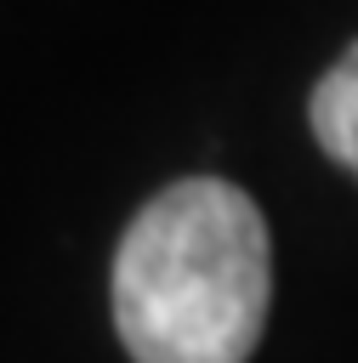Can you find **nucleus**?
<instances>
[{"instance_id":"2","label":"nucleus","mask_w":358,"mask_h":363,"mask_svg":"<svg viewBox=\"0 0 358 363\" xmlns=\"http://www.w3.org/2000/svg\"><path fill=\"white\" fill-rule=\"evenodd\" d=\"M307 119H313V136L318 147L358 176V40L341 51V62L313 85V102H307Z\"/></svg>"},{"instance_id":"1","label":"nucleus","mask_w":358,"mask_h":363,"mask_svg":"<svg viewBox=\"0 0 358 363\" xmlns=\"http://www.w3.org/2000/svg\"><path fill=\"white\" fill-rule=\"evenodd\" d=\"M273 244L222 176L153 193L114 250V329L136 363H244L267 329Z\"/></svg>"}]
</instances>
